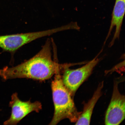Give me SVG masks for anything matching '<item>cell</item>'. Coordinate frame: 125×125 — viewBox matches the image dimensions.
<instances>
[{
    "mask_svg": "<svg viewBox=\"0 0 125 125\" xmlns=\"http://www.w3.org/2000/svg\"><path fill=\"white\" fill-rule=\"evenodd\" d=\"M51 45L49 39L34 57L16 66L4 67L0 70V76L4 81L25 78L43 81L57 73H63L71 65L59 64L56 60H53Z\"/></svg>",
    "mask_w": 125,
    "mask_h": 125,
    "instance_id": "cell-1",
    "label": "cell"
},
{
    "mask_svg": "<svg viewBox=\"0 0 125 125\" xmlns=\"http://www.w3.org/2000/svg\"><path fill=\"white\" fill-rule=\"evenodd\" d=\"M61 73L55 75L51 83L54 113L49 125H56L62 120L68 119L76 123L82 112L78 111L69 92L62 82Z\"/></svg>",
    "mask_w": 125,
    "mask_h": 125,
    "instance_id": "cell-2",
    "label": "cell"
},
{
    "mask_svg": "<svg viewBox=\"0 0 125 125\" xmlns=\"http://www.w3.org/2000/svg\"><path fill=\"white\" fill-rule=\"evenodd\" d=\"M59 31L60 29L58 28L39 32L1 35L0 46L3 52L13 53L27 43L41 37L51 35Z\"/></svg>",
    "mask_w": 125,
    "mask_h": 125,
    "instance_id": "cell-3",
    "label": "cell"
},
{
    "mask_svg": "<svg viewBox=\"0 0 125 125\" xmlns=\"http://www.w3.org/2000/svg\"><path fill=\"white\" fill-rule=\"evenodd\" d=\"M100 60L98 56L80 68L75 70L67 68L63 72L62 77V83L72 96L91 74Z\"/></svg>",
    "mask_w": 125,
    "mask_h": 125,
    "instance_id": "cell-4",
    "label": "cell"
},
{
    "mask_svg": "<svg viewBox=\"0 0 125 125\" xmlns=\"http://www.w3.org/2000/svg\"><path fill=\"white\" fill-rule=\"evenodd\" d=\"M9 105L11 108V115L9 119L4 122V125H16L31 112H39L42 107L41 103L39 101L32 103L30 100L21 101L18 98L17 93L12 95Z\"/></svg>",
    "mask_w": 125,
    "mask_h": 125,
    "instance_id": "cell-5",
    "label": "cell"
},
{
    "mask_svg": "<svg viewBox=\"0 0 125 125\" xmlns=\"http://www.w3.org/2000/svg\"><path fill=\"white\" fill-rule=\"evenodd\" d=\"M118 84V81L114 82L111 99L105 115L106 125H119L125 118V98L120 93Z\"/></svg>",
    "mask_w": 125,
    "mask_h": 125,
    "instance_id": "cell-6",
    "label": "cell"
},
{
    "mask_svg": "<svg viewBox=\"0 0 125 125\" xmlns=\"http://www.w3.org/2000/svg\"><path fill=\"white\" fill-rule=\"evenodd\" d=\"M125 10V0H116L112 15L110 27L106 37L105 44L110 35L113 28L115 27V31L113 38L109 43V47L114 44L115 40L119 38L121 27L124 18Z\"/></svg>",
    "mask_w": 125,
    "mask_h": 125,
    "instance_id": "cell-7",
    "label": "cell"
},
{
    "mask_svg": "<svg viewBox=\"0 0 125 125\" xmlns=\"http://www.w3.org/2000/svg\"><path fill=\"white\" fill-rule=\"evenodd\" d=\"M104 85V82L100 83L91 99L84 105L83 111L75 123L76 125H90L94 108L102 95Z\"/></svg>",
    "mask_w": 125,
    "mask_h": 125,
    "instance_id": "cell-8",
    "label": "cell"
}]
</instances>
